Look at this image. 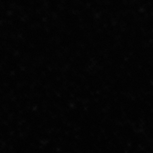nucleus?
Returning a JSON list of instances; mask_svg holds the SVG:
<instances>
[]
</instances>
